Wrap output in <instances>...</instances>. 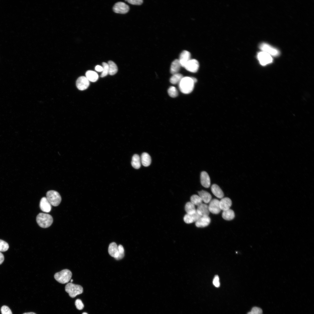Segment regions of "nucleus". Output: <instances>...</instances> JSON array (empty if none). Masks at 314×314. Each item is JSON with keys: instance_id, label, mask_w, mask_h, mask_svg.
I'll return each mask as SVG.
<instances>
[{"instance_id": "obj_1", "label": "nucleus", "mask_w": 314, "mask_h": 314, "mask_svg": "<svg viewBox=\"0 0 314 314\" xmlns=\"http://www.w3.org/2000/svg\"><path fill=\"white\" fill-rule=\"evenodd\" d=\"M194 83L191 77H183L179 83V88L183 93L189 94L193 90Z\"/></svg>"}, {"instance_id": "obj_2", "label": "nucleus", "mask_w": 314, "mask_h": 314, "mask_svg": "<svg viewBox=\"0 0 314 314\" xmlns=\"http://www.w3.org/2000/svg\"><path fill=\"white\" fill-rule=\"evenodd\" d=\"M36 221L40 227L47 228L51 225L53 222V218L49 214L40 213L37 216Z\"/></svg>"}, {"instance_id": "obj_3", "label": "nucleus", "mask_w": 314, "mask_h": 314, "mask_svg": "<svg viewBox=\"0 0 314 314\" xmlns=\"http://www.w3.org/2000/svg\"><path fill=\"white\" fill-rule=\"evenodd\" d=\"M72 276L71 272L68 269H65L55 273L54 277L58 282L65 284L68 282L70 280Z\"/></svg>"}, {"instance_id": "obj_4", "label": "nucleus", "mask_w": 314, "mask_h": 314, "mask_svg": "<svg viewBox=\"0 0 314 314\" xmlns=\"http://www.w3.org/2000/svg\"><path fill=\"white\" fill-rule=\"evenodd\" d=\"M65 290L68 293L70 297L74 298L77 295L82 293L83 289L80 285L69 283L66 285Z\"/></svg>"}, {"instance_id": "obj_5", "label": "nucleus", "mask_w": 314, "mask_h": 314, "mask_svg": "<svg viewBox=\"0 0 314 314\" xmlns=\"http://www.w3.org/2000/svg\"><path fill=\"white\" fill-rule=\"evenodd\" d=\"M47 198L51 205L58 206L61 201V197L57 191L53 190L48 191L46 193Z\"/></svg>"}, {"instance_id": "obj_6", "label": "nucleus", "mask_w": 314, "mask_h": 314, "mask_svg": "<svg viewBox=\"0 0 314 314\" xmlns=\"http://www.w3.org/2000/svg\"><path fill=\"white\" fill-rule=\"evenodd\" d=\"M259 47L262 51L264 52L271 56H277L279 55L280 53L278 50L266 43H261Z\"/></svg>"}, {"instance_id": "obj_7", "label": "nucleus", "mask_w": 314, "mask_h": 314, "mask_svg": "<svg viewBox=\"0 0 314 314\" xmlns=\"http://www.w3.org/2000/svg\"><path fill=\"white\" fill-rule=\"evenodd\" d=\"M257 58L260 64L265 65L271 63L273 61L272 56L263 51L259 52L257 54Z\"/></svg>"}, {"instance_id": "obj_8", "label": "nucleus", "mask_w": 314, "mask_h": 314, "mask_svg": "<svg viewBox=\"0 0 314 314\" xmlns=\"http://www.w3.org/2000/svg\"><path fill=\"white\" fill-rule=\"evenodd\" d=\"M114 12L120 14H125L129 10V6L124 3L119 2L116 3L113 8Z\"/></svg>"}, {"instance_id": "obj_9", "label": "nucleus", "mask_w": 314, "mask_h": 314, "mask_svg": "<svg viewBox=\"0 0 314 314\" xmlns=\"http://www.w3.org/2000/svg\"><path fill=\"white\" fill-rule=\"evenodd\" d=\"M208 207L210 212L214 214H218L221 210L220 201L216 199H213L210 201Z\"/></svg>"}, {"instance_id": "obj_10", "label": "nucleus", "mask_w": 314, "mask_h": 314, "mask_svg": "<svg viewBox=\"0 0 314 314\" xmlns=\"http://www.w3.org/2000/svg\"><path fill=\"white\" fill-rule=\"evenodd\" d=\"M199 67V63L197 60L195 59H191L186 64L184 67L189 72H196L198 70Z\"/></svg>"}, {"instance_id": "obj_11", "label": "nucleus", "mask_w": 314, "mask_h": 314, "mask_svg": "<svg viewBox=\"0 0 314 314\" xmlns=\"http://www.w3.org/2000/svg\"><path fill=\"white\" fill-rule=\"evenodd\" d=\"M90 84L89 81L85 76L79 77L76 81V86L80 90H83L87 89Z\"/></svg>"}, {"instance_id": "obj_12", "label": "nucleus", "mask_w": 314, "mask_h": 314, "mask_svg": "<svg viewBox=\"0 0 314 314\" xmlns=\"http://www.w3.org/2000/svg\"><path fill=\"white\" fill-rule=\"evenodd\" d=\"M190 53L186 50L183 51L180 53L179 59L181 66L184 67L187 62L190 60Z\"/></svg>"}, {"instance_id": "obj_13", "label": "nucleus", "mask_w": 314, "mask_h": 314, "mask_svg": "<svg viewBox=\"0 0 314 314\" xmlns=\"http://www.w3.org/2000/svg\"><path fill=\"white\" fill-rule=\"evenodd\" d=\"M108 252L109 255L112 257L117 260L119 256L118 246L115 242L110 244L108 248Z\"/></svg>"}, {"instance_id": "obj_14", "label": "nucleus", "mask_w": 314, "mask_h": 314, "mask_svg": "<svg viewBox=\"0 0 314 314\" xmlns=\"http://www.w3.org/2000/svg\"><path fill=\"white\" fill-rule=\"evenodd\" d=\"M40 208L43 212L49 213L51 208V205L46 197H43L41 199L40 204Z\"/></svg>"}, {"instance_id": "obj_15", "label": "nucleus", "mask_w": 314, "mask_h": 314, "mask_svg": "<svg viewBox=\"0 0 314 314\" xmlns=\"http://www.w3.org/2000/svg\"><path fill=\"white\" fill-rule=\"evenodd\" d=\"M201 217L196 211L193 214H186L184 216L183 220L186 223L190 224L196 222Z\"/></svg>"}, {"instance_id": "obj_16", "label": "nucleus", "mask_w": 314, "mask_h": 314, "mask_svg": "<svg viewBox=\"0 0 314 314\" xmlns=\"http://www.w3.org/2000/svg\"><path fill=\"white\" fill-rule=\"evenodd\" d=\"M210 222V219L208 216H201L195 222V225L198 227H204L208 226Z\"/></svg>"}, {"instance_id": "obj_17", "label": "nucleus", "mask_w": 314, "mask_h": 314, "mask_svg": "<svg viewBox=\"0 0 314 314\" xmlns=\"http://www.w3.org/2000/svg\"><path fill=\"white\" fill-rule=\"evenodd\" d=\"M201 183L204 187L208 188L210 184V177L208 174L205 171L202 172L200 175Z\"/></svg>"}, {"instance_id": "obj_18", "label": "nucleus", "mask_w": 314, "mask_h": 314, "mask_svg": "<svg viewBox=\"0 0 314 314\" xmlns=\"http://www.w3.org/2000/svg\"><path fill=\"white\" fill-rule=\"evenodd\" d=\"M196 210L197 213L201 216H208L210 213L208 206L203 203H202L197 206Z\"/></svg>"}, {"instance_id": "obj_19", "label": "nucleus", "mask_w": 314, "mask_h": 314, "mask_svg": "<svg viewBox=\"0 0 314 314\" xmlns=\"http://www.w3.org/2000/svg\"><path fill=\"white\" fill-rule=\"evenodd\" d=\"M232 205L231 199L228 197L222 198L220 201V206L221 210L224 211L230 209Z\"/></svg>"}, {"instance_id": "obj_20", "label": "nucleus", "mask_w": 314, "mask_h": 314, "mask_svg": "<svg viewBox=\"0 0 314 314\" xmlns=\"http://www.w3.org/2000/svg\"><path fill=\"white\" fill-rule=\"evenodd\" d=\"M211 189L213 195L217 198H222L223 197V192L219 186L217 184H213L211 187Z\"/></svg>"}, {"instance_id": "obj_21", "label": "nucleus", "mask_w": 314, "mask_h": 314, "mask_svg": "<svg viewBox=\"0 0 314 314\" xmlns=\"http://www.w3.org/2000/svg\"><path fill=\"white\" fill-rule=\"evenodd\" d=\"M181 67L179 59H176L172 63L170 69L171 73L172 74L178 73Z\"/></svg>"}, {"instance_id": "obj_22", "label": "nucleus", "mask_w": 314, "mask_h": 314, "mask_svg": "<svg viewBox=\"0 0 314 314\" xmlns=\"http://www.w3.org/2000/svg\"><path fill=\"white\" fill-rule=\"evenodd\" d=\"M199 195L201 198L202 201L206 203H209L211 200V195L208 192L202 190L198 192Z\"/></svg>"}, {"instance_id": "obj_23", "label": "nucleus", "mask_w": 314, "mask_h": 314, "mask_svg": "<svg viewBox=\"0 0 314 314\" xmlns=\"http://www.w3.org/2000/svg\"><path fill=\"white\" fill-rule=\"evenodd\" d=\"M86 77L89 81L92 82H96L98 79L99 76L98 74L94 71L88 70L85 73Z\"/></svg>"}, {"instance_id": "obj_24", "label": "nucleus", "mask_w": 314, "mask_h": 314, "mask_svg": "<svg viewBox=\"0 0 314 314\" xmlns=\"http://www.w3.org/2000/svg\"><path fill=\"white\" fill-rule=\"evenodd\" d=\"M141 160L142 164L144 166L147 167L151 164V158L147 153L144 152L141 155Z\"/></svg>"}, {"instance_id": "obj_25", "label": "nucleus", "mask_w": 314, "mask_h": 314, "mask_svg": "<svg viewBox=\"0 0 314 314\" xmlns=\"http://www.w3.org/2000/svg\"><path fill=\"white\" fill-rule=\"evenodd\" d=\"M222 216L223 218L226 220H233L234 218L235 213L233 210L229 209L223 211Z\"/></svg>"}, {"instance_id": "obj_26", "label": "nucleus", "mask_w": 314, "mask_h": 314, "mask_svg": "<svg viewBox=\"0 0 314 314\" xmlns=\"http://www.w3.org/2000/svg\"><path fill=\"white\" fill-rule=\"evenodd\" d=\"M140 159L137 154H134L132 157L131 164L132 167L135 169H139L141 166Z\"/></svg>"}, {"instance_id": "obj_27", "label": "nucleus", "mask_w": 314, "mask_h": 314, "mask_svg": "<svg viewBox=\"0 0 314 314\" xmlns=\"http://www.w3.org/2000/svg\"><path fill=\"white\" fill-rule=\"evenodd\" d=\"M109 67V73L110 75H113L116 74L118 71L116 65L113 61L109 60L108 63Z\"/></svg>"}, {"instance_id": "obj_28", "label": "nucleus", "mask_w": 314, "mask_h": 314, "mask_svg": "<svg viewBox=\"0 0 314 314\" xmlns=\"http://www.w3.org/2000/svg\"><path fill=\"white\" fill-rule=\"evenodd\" d=\"M185 210L187 214H193L197 211L195 205L191 202L186 203L185 206Z\"/></svg>"}, {"instance_id": "obj_29", "label": "nucleus", "mask_w": 314, "mask_h": 314, "mask_svg": "<svg viewBox=\"0 0 314 314\" xmlns=\"http://www.w3.org/2000/svg\"><path fill=\"white\" fill-rule=\"evenodd\" d=\"M183 77L182 74L177 73L174 74L170 79V82L171 83L175 84L179 83Z\"/></svg>"}, {"instance_id": "obj_30", "label": "nucleus", "mask_w": 314, "mask_h": 314, "mask_svg": "<svg viewBox=\"0 0 314 314\" xmlns=\"http://www.w3.org/2000/svg\"><path fill=\"white\" fill-rule=\"evenodd\" d=\"M190 202L195 205L197 206L202 203V201L199 195H192L190 198Z\"/></svg>"}, {"instance_id": "obj_31", "label": "nucleus", "mask_w": 314, "mask_h": 314, "mask_svg": "<svg viewBox=\"0 0 314 314\" xmlns=\"http://www.w3.org/2000/svg\"><path fill=\"white\" fill-rule=\"evenodd\" d=\"M169 95L172 97H175L178 95V92L176 88L174 86H171L168 90Z\"/></svg>"}, {"instance_id": "obj_32", "label": "nucleus", "mask_w": 314, "mask_h": 314, "mask_svg": "<svg viewBox=\"0 0 314 314\" xmlns=\"http://www.w3.org/2000/svg\"><path fill=\"white\" fill-rule=\"evenodd\" d=\"M103 70L101 75V77H103L106 76L109 73V67L107 63L103 62L102 63Z\"/></svg>"}, {"instance_id": "obj_33", "label": "nucleus", "mask_w": 314, "mask_h": 314, "mask_svg": "<svg viewBox=\"0 0 314 314\" xmlns=\"http://www.w3.org/2000/svg\"><path fill=\"white\" fill-rule=\"evenodd\" d=\"M9 246L8 244L4 241L0 239V252H4L7 251Z\"/></svg>"}, {"instance_id": "obj_34", "label": "nucleus", "mask_w": 314, "mask_h": 314, "mask_svg": "<svg viewBox=\"0 0 314 314\" xmlns=\"http://www.w3.org/2000/svg\"><path fill=\"white\" fill-rule=\"evenodd\" d=\"M262 310L260 308L257 307H253L251 311L249 312L247 314H262Z\"/></svg>"}, {"instance_id": "obj_35", "label": "nucleus", "mask_w": 314, "mask_h": 314, "mask_svg": "<svg viewBox=\"0 0 314 314\" xmlns=\"http://www.w3.org/2000/svg\"><path fill=\"white\" fill-rule=\"evenodd\" d=\"M1 311V314H12L11 310L6 306L4 305L2 306Z\"/></svg>"}, {"instance_id": "obj_36", "label": "nucleus", "mask_w": 314, "mask_h": 314, "mask_svg": "<svg viewBox=\"0 0 314 314\" xmlns=\"http://www.w3.org/2000/svg\"><path fill=\"white\" fill-rule=\"evenodd\" d=\"M119 252V256L117 260H119L122 259L124 256V249L123 246L119 245L118 246Z\"/></svg>"}, {"instance_id": "obj_37", "label": "nucleus", "mask_w": 314, "mask_h": 314, "mask_svg": "<svg viewBox=\"0 0 314 314\" xmlns=\"http://www.w3.org/2000/svg\"><path fill=\"white\" fill-rule=\"evenodd\" d=\"M75 304L76 308L79 310L82 309L84 307L83 303L80 299H76Z\"/></svg>"}, {"instance_id": "obj_38", "label": "nucleus", "mask_w": 314, "mask_h": 314, "mask_svg": "<svg viewBox=\"0 0 314 314\" xmlns=\"http://www.w3.org/2000/svg\"><path fill=\"white\" fill-rule=\"evenodd\" d=\"M213 285L215 287L217 288L219 287L220 284L219 281V278L218 276L216 275L215 276L213 279Z\"/></svg>"}, {"instance_id": "obj_39", "label": "nucleus", "mask_w": 314, "mask_h": 314, "mask_svg": "<svg viewBox=\"0 0 314 314\" xmlns=\"http://www.w3.org/2000/svg\"><path fill=\"white\" fill-rule=\"evenodd\" d=\"M126 1L131 4L135 5H140L143 2L142 0H128Z\"/></svg>"}, {"instance_id": "obj_40", "label": "nucleus", "mask_w": 314, "mask_h": 314, "mask_svg": "<svg viewBox=\"0 0 314 314\" xmlns=\"http://www.w3.org/2000/svg\"><path fill=\"white\" fill-rule=\"evenodd\" d=\"M95 70L99 72H102L103 70V67L99 65H97L95 67Z\"/></svg>"}, {"instance_id": "obj_41", "label": "nucleus", "mask_w": 314, "mask_h": 314, "mask_svg": "<svg viewBox=\"0 0 314 314\" xmlns=\"http://www.w3.org/2000/svg\"><path fill=\"white\" fill-rule=\"evenodd\" d=\"M4 260V256L3 254L0 252V265L1 264Z\"/></svg>"}, {"instance_id": "obj_42", "label": "nucleus", "mask_w": 314, "mask_h": 314, "mask_svg": "<svg viewBox=\"0 0 314 314\" xmlns=\"http://www.w3.org/2000/svg\"><path fill=\"white\" fill-rule=\"evenodd\" d=\"M23 314H36L35 313H33V312H31L25 313H23Z\"/></svg>"}, {"instance_id": "obj_43", "label": "nucleus", "mask_w": 314, "mask_h": 314, "mask_svg": "<svg viewBox=\"0 0 314 314\" xmlns=\"http://www.w3.org/2000/svg\"><path fill=\"white\" fill-rule=\"evenodd\" d=\"M82 314H88L87 313H86V312H84V313H82Z\"/></svg>"}, {"instance_id": "obj_44", "label": "nucleus", "mask_w": 314, "mask_h": 314, "mask_svg": "<svg viewBox=\"0 0 314 314\" xmlns=\"http://www.w3.org/2000/svg\"><path fill=\"white\" fill-rule=\"evenodd\" d=\"M73 279H71V281H70L71 283H72L73 282Z\"/></svg>"}]
</instances>
